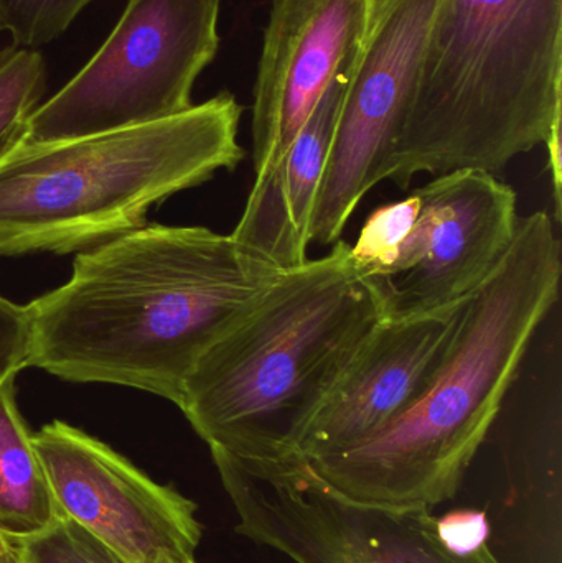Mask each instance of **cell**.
Returning a JSON list of instances; mask_svg holds the SVG:
<instances>
[{
    "label": "cell",
    "instance_id": "cell-1",
    "mask_svg": "<svg viewBox=\"0 0 562 563\" xmlns=\"http://www.w3.org/2000/svg\"><path fill=\"white\" fill-rule=\"evenodd\" d=\"M284 273L231 234L145 224L78 253L66 284L25 305L29 366L178 406L205 351Z\"/></svg>",
    "mask_w": 562,
    "mask_h": 563
},
{
    "label": "cell",
    "instance_id": "cell-2",
    "mask_svg": "<svg viewBox=\"0 0 562 563\" xmlns=\"http://www.w3.org/2000/svg\"><path fill=\"white\" fill-rule=\"evenodd\" d=\"M561 274L550 214L520 218L494 273L459 305L444 356L421 396L378 435L309 463L317 476L365 505L432 509L451 501L560 297Z\"/></svg>",
    "mask_w": 562,
    "mask_h": 563
},
{
    "label": "cell",
    "instance_id": "cell-3",
    "mask_svg": "<svg viewBox=\"0 0 562 563\" xmlns=\"http://www.w3.org/2000/svg\"><path fill=\"white\" fill-rule=\"evenodd\" d=\"M378 305L350 244L286 271L256 307L205 351L180 407L210 446L251 463L300 460V445L373 328Z\"/></svg>",
    "mask_w": 562,
    "mask_h": 563
},
{
    "label": "cell",
    "instance_id": "cell-4",
    "mask_svg": "<svg viewBox=\"0 0 562 563\" xmlns=\"http://www.w3.org/2000/svg\"><path fill=\"white\" fill-rule=\"evenodd\" d=\"M562 119V0H444L385 180L497 175Z\"/></svg>",
    "mask_w": 562,
    "mask_h": 563
},
{
    "label": "cell",
    "instance_id": "cell-5",
    "mask_svg": "<svg viewBox=\"0 0 562 563\" xmlns=\"http://www.w3.org/2000/svg\"><path fill=\"white\" fill-rule=\"evenodd\" d=\"M243 111L223 91L162 121L22 142L0 161V256L82 253L145 227L155 205L238 167Z\"/></svg>",
    "mask_w": 562,
    "mask_h": 563
},
{
    "label": "cell",
    "instance_id": "cell-6",
    "mask_svg": "<svg viewBox=\"0 0 562 563\" xmlns=\"http://www.w3.org/2000/svg\"><path fill=\"white\" fill-rule=\"evenodd\" d=\"M221 0H129L101 48L33 112L23 142H56L148 124L194 106L220 48Z\"/></svg>",
    "mask_w": 562,
    "mask_h": 563
},
{
    "label": "cell",
    "instance_id": "cell-7",
    "mask_svg": "<svg viewBox=\"0 0 562 563\" xmlns=\"http://www.w3.org/2000/svg\"><path fill=\"white\" fill-rule=\"evenodd\" d=\"M238 515L236 534L294 563H500L488 545L449 551L426 508L353 501L307 462L251 463L210 450Z\"/></svg>",
    "mask_w": 562,
    "mask_h": 563
},
{
    "label": "cell",
    "instance_id": "cell-8",
    "mask_svg": "<svg viewBox=\"0 0 562 563\" xmlns=\"http://www.w3.org/2000/svg\"><path fill=\"white\" fill-rule=\"evenodd\" d=\"M442 2L379 0L346 82L313 208L310 244L333 246L340 241L363 198L385 181Z\"/></svg>",
    "mask_w": 562,
    "mask_h": 563
},
{
    "label": "cell",
    "instance_id": "cell-9",
    "mask_svg": "<svg viewBox=\"0 0 562 563\" xmlns=\"http://www.w3.org/2000/svg\"><path fill=\"white\" fill-rule=\"evenodd\" d=\"M395 263L365 280L382 321L454 310L488 279L517 234V194L482 170L436 175Z\"/></svg>",
    "mask_w": 562,
    "mask_h": 563
},
{
    "label": "cell",
    "instance_id": "cell-10",
    "mask_svg": "<svg viewBox=\"0 0 562 563\" xmlns=\"http://www.w3.org/2000/svg\"><path fill=\"white\" fill-rule=\"evenodd\" d=\"M59 512L125 563H190L197 505L89 433L55 420L32 433Z\"/></svg>",
    "mask_w": 562,
    "mask_h": 563
},
{
    "label": "cell",
    "instance_id": "cell-11",
    "mask_svg": "<svg viewBox=\"0 0 562 563\" xmlns=\"http://www.w3.org/2000/svg\"><path fill=\"white\" fill-rule=\"evenodd\" d=\"M379 0H271L253 88L254 178L273 170L355 66Z\"/></svg>",
    "mask_w": 562,
    "mask_h": 563
},
{
    "label": "cell",
    "instance_id": "cell-12",
    "mask_svg": "<svg viewBox=\"0 0 562 563\" xmlns=\"http://www.w3.org/2000/svg\"><path fill=\"white\" fill-rule=\"evenodd\" d=\"M458 307L415 320L379 321L313 417L300 460L312 463L352 449L405 413L444 356Z\"/></svg>",
    "mask_w": 562,
    "mask_h": 563
},
{
    "label": "cell",
    "instance_id": "cell-13",
    "mask_svg": "<svg viewBox=\"0 0 562 563\" xmlns=\"http://www.w3.org/2000/svg\"><path fill=\"white\" fill-rule=\"evenodd\" d=\"M352 69L327 89L279 164L254 178L231 233L247 253L279 269L293 271L309 261L313 208Z\"/></svg>",
    "mask_w": 562,
    "mask_h": 563
},
{
    "label": "cell",
    "instance_id": "cell-14",
    "mask_svg": "<svg viewBox=\"0 0 562 563\" xmlns=\"http://www.w3.org/2000/svg\"><path fill=\"white\" fill-rule=\"evenodd\" d=\"M15 377L0 384V529L20 541L52 528L62 512L20 416Z\"/></svg>",
    "mask_w": 562,
    "mask_h": 563
},
{
    "label": "cell",
    "instance_id": "cell-15",
    "mask_svg": "<svg viewBox=\"0 0 562 563\" xmlns=\"http://www.w3.org/2000/svg\"><path fill=\"white\" fill-rule=\"evenodd\" d=\"M46 89L45 59L22 46L0 48V161L22 144Z\"/></svg>",
    "mask_w": 562,
    "mask_h": 563
},
{
    "label": "cell",
    "instance_id": "cell-16",
    "mask_svg": "<svg viewBox=\"0 0 562 563\" xmlns=\"http://www.w3.org/2000/svg\"><path fill=\"white\" fill-rule=\"evenodd\" d=\"M421 210L418 194L385 205L370 214L359 240L350 246L353 266L362 279L379 276L393 266L403 244L408 240Z\"/></svg>",
    "mask_w": 562,
    "mask_h": 563
},
{
    "label": "cell",
    "instance_id": "cell-17",
    "mask_svg": "<svg viewBox=\"0 0 562 563\" xmlns=\"http://www.w3.org/2000/svg\"><path fill=\"white\" fill-rule=\"evenodd\" d=\"M92 0H0V32L13 45L38 48L58 38Z\"/></svg>",
    "mask_w": 562,
    "mask_h": 563
},
{
    "label": "cell",
    "instance_id": "cell-18",
    "mask_svg": "<svg viewBox=\"0 0 562 563\" xmlns=\"http://www.w3.org/2000/svg\"><path fill=\"white\" fill-rule=\"evenodd\" d=\"M15 544L22 563H125L65 516L42 534Z\"/></svg>",
    "mask_w": 562,
    "mask_h": 563
},
{
    "label": "cell",
    "instance_id": "cell-19",
    "mask_svg": "<svg viewBox=\"0 0 562 563\" xmlns=\"http://www.w3.org/2000/svg\"><path fill=\"white\" fill-rule=\"evenodd\" d=\"M30 330L26 307L0 295V384L29 367Z\"/></svg>",
    "mask_w": 562,
    "mask_h": 563
},
{
    "label": "cell",
    "instance_id": "cell-20",
    "mask_svg": "<svg viewBox=\"0 0 562 563\" xmlns=\"http://www.w3.org/2000/svg\"><path fill=\"white\" fill-rule=\"evenodd\" d=\"M438 534L449 551L469 555L488 545L491 526L484 511L458 509L438 518Z\"/></svg>",
    "mask_w": 562,
    "mask_h": 563
},
{
    "label": "cell",
    "instance_id": "cell-21",
    "mask_svg": "<svg viewBox=\"0 0 562 563\" xmlns=\"http://www.w3.org/2000/svg\"><path fill=\"white\" fill-rule=\"evenodd\" d=\"M12 549H15V539L10 538L0 529V558L5 555L7 552L12 551Z\"/></svg>",
    "mask_w": 562,
    "mask_h": 563
},
{
    "label": "cell",
    "instance_id": "cell-22",
    "mask_svg": "<svg viewBox=\"0 0 562 563\" xmlns=\"http://www.w3.org/2000/svg\"><path fill=\"white\" fill-rule=\"evenodd\" d=\"M0 563H22V559H20L19 549H12V551L7 552L5 555L0 558Z\"/></svg>",
    "mask_w": 562,
    "mask_h": 563
},
{
    "label": "cell",
    "instance_id": "cell-23",
    "mask_svg": "<svg viewBox=\"0 0 562 563\" xmlns=\"http://www.w3.org/2000/svg\"><path fill=\"white\" fill-rule=\"evenodd\" d=\"M190 563H197V561L190 562Z\"/></svg>",
    "mask_w": 562,
    "mask_h": 563
}]
</instances>
